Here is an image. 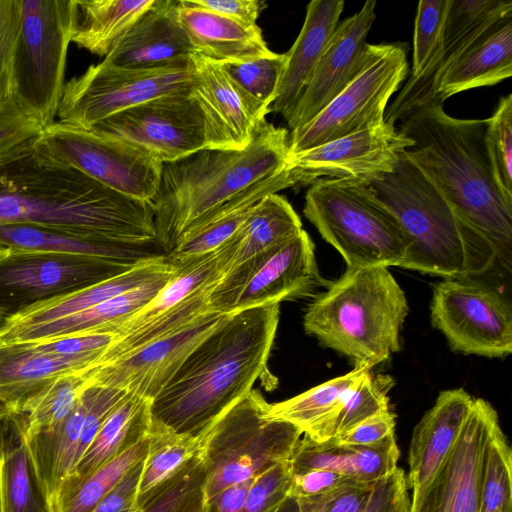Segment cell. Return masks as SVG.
<instances>
[{
	"label": "cell",
	"instance_id": "1",
	"mask_svg": "<svg viewBox=\"0 0 512 512\" xmlns=\"http://www.w3.org/2000/svg\"><path fill=\"white\" fill-rule=\"evenodd\" d=\"M279 305L267 303L228 314L151 400L150 427L202 440L257 379L264 375L276 386L267 362Z\"/></svg>",
	"mask_w": 512,
	"mask_h": 512
},
{
	"label": "cell",
	"instance_id": "2",
	"mask_svg": "<svg viewBox=\"0 0 512 512\" xmlns=\"http://www.w3.org/2000/svg\"><path fill=\"white\" fill-rule=\"evenodd\" d=\"M35 140L0 160V226H41L124 245L157 243L153 203L74 168L38 162Z\"/></svg>",
	"mask_w": 512,
	"mask_h": 512
},
{
	"label": "cell",
	"instance_id": "3",
	"mask_svg": "<svg viewBox=\"0 0 512 512\" xmlns=\"http://www.w3.org/2000/svg\"><path fill=\"white\" fill-rule=\"evenodd\" d=\"M399 117V133L413 142L405 156L455 215L509 265L512 200L503 194L492 171L484 140L486 119L452 117L433 99L410 105Z\"/></svg>",
	"mask_w": 512,
	"mask_h": 512
},
{
	"label": "cell",
	"instance_id": "4",
	"mask_svg": "<svg viewBox=\"0 0 512 512\" xmlns=\"http://www.w3.org/2000/svg\"><path fill=\"white\" fill-rule=\"evenodd\" d=\"M288 136L287 129L263 120L245 149H204L164 163L152 202L157 243L168 253L182 234L256 183L285 171L289 167Z\"/></svg>",
	"mask_w": 512,
	"mask_h": 512
},
{
	"label": "cell",
	"instance_id": "5",
	"mask_svg": "<svg viewBox=\"0 0 512 512\" xmlns=\"http://www.w3.org/2000/svg\"><path fill=\"white\" fill-rule=\"evenodd\" d=\"M368 185L410 241L401 268L457 278L482 274L494 264L493 249L455 215L404 152L391 173Z\"/></svg>",
	"mask_w": 512,
	"mask_h": 512
},
{
	"label": "cell",
	"instance_id": "6",
	"mask_svg": "<svg viewBox=\"0 0 512 512\" xmlns=\"http://www.w3.org/2000/svg\"><path fill=\"white\" fill-rule=\"evenodd\" d=\"M408 312L404 291L387 267L346 269L308 305L303 326L355 367L371 369L400 351Z\"/></svg>",
	"mask_w": 512,
	"mask_h": 512
},
{
	"label": "cell",
	"instance_id": "7",
	"mask_svg": "<svg viewBox=\"0 0 512 512\" xmlns=\"http://www.w3.org/2000/svg\"><path fill=\"white\" fill-rule=\"evenodd\" d=\"M303 213L346 269L400 267L410 247L395 215L365 182L319 179L305 195Z\"/></svg>",
	"mask_w": 512,
	"mask_h": 512
},
{
	"label": "cell",
	"instance_id": "8",
	"mask_svg": "<svg viewBox=\"0 0 512 512\" xmlns=\"http://www.w3.org/2000/svg\"><path fill=\"white\" fill-rule=\"evenodd\" d=\"M269 405L251 389L203 437L206 499L290 460L302 432L289 422L271 418Z\"/></svg>",
	"mask_w": 512,
	"mask_h": 512
},
{
	"label": "cell",
	"instance_id": "9",
	"mask_svg": "<svg viewBox=\"0 0 512 512\" xmlns=\"http://www.w3.org/2000/svg\"><path fill=\"white\" fill-rule=\"evenodd\" d=\"M77 18V0H22L14 98L44 128L56 121Z\"/></svg>",
	"mask_w": 512,
	"mask_h": 512
},
{
	"label": "cell",
	"instance_id": "10",
	"mask_svg": "<svg viewBox=\"0 0 512 512\" xmlns=\"http://www.w3.org/2000/svg\"><path fill=\"white\" fill-rule=\"evenodd\" d=\"M45 165L74 168L126 196L153 202L164 163L133 142L53 122L33 145Z\"/></svg>",
	"mask_w": 512,
	"mask_h": 512
},
{
	"label": "cell",
	"instance_id": "11",
	"mask_svg": "<svg viewBox=\"0 0 512 512\" xmlns=\"http://www.w3.org/2000/svg\"><path fill=\"white\" fill-rule=\"evenodd\" d=\"M408 70L406 44H367L364 65L352 82L310 122L292 130L289 154L384 124L387 103Z\"/></svg>",
	"mask_w": 512,
	"mask_h": 512
},
{
	"label": "cell",
	"instance_id": "12",
	"mask_svg": "<svg viewBox=\"0 0 512 512\" xmlns=\"http://www.w3.org/2000/svg\"><path fill=\"white\" fill-rule=\"evenodd\" d=\"M194 76L190 56L147 70L119 68L101 61L65 83L57 121L90 131L99 122L130 107L191 88Z\"/></svg>",
	"mask_w": 512,
	"mask_h": 512
},
{
	"label": "cell",
	"instance_id": "13",
	"mask_svg": "<svg viewBox=\"0 0 512 512\" xmlns=\"http://www.w3.org/2000/svg\"><path fill=\"white\" fill-rule=\"evenodd\" d=\"M131 267L99 258L0 245V316L10 318Z\"/></svg>",
	"mask_w": 512,
	"mask_h": 512
},
{
	"label": "cell",
	"instance_id": "14",
	"mask_svg": "<svg viewBox=\"0 0 512 512\" xmlns=\"http://www.w3.org/2000/svg\"><path fill=\"white\" fill-rule=\"evenodd\" d=\"M432 325L453 351L485 357L512 352V312L495 288L471 277L445 278L433 290Z\"/></svg>",
	"mask_w": 512,
	"mask_h": 512
},
{
	"label": "cell",
	"instance_id": "15",
	"mask_svg": "<svg viewBox=\"0 0 512 512\" xmlns=\"http://www.w3.org/2000/svg\"><path fill=\"white\" fill-rule=\"evenodd\" d=\"M90 131L133 142L163 163L209 149L205 119L191 88L130 107Z\"/></svg>",
	"mask_w": 512,
	"mask_h": 512
},
{
	"label": "cell",
	"instance_id": "16",
	"mask_svg": "<svg viewBox=\"0 0 512 512\" xmlns=\"http://www.w3.org/2000/svg\"><path fill=\"white\" fill-rule=\"evenodd\" d=\"M413 144L393 124L362 130L325 144L289 154L295 186L322 179L369 183L391 173L400 155Z\"/></svg>",
	"mask_w": 512,
	"mask_h": 512
},
{
	"label": "cell",
	"instance_id": "17",
	"mask_svg": "<svg viewBox=\"0 0 512 512\" xmlns=\"http://www.w3.org/2000/svg\"><path fill=\"white\" fill-rule=\"evenodd\" d=\"M497 424L492 405L474 399L456 443L410 512H478L486 450Z\"/></svg>",
	"mask_w": 512,
	"mask_h": 512
},
{
	"label": "cell",
	"instance_id": "18",
	"mask_svg": "<svg viewBox=\"0 0 512 512\" xmlns=\"http://www.w3.org/2000/svg\"><path fill=\"white\" fill-rule=\"evenodd\" d=\"M227 315L210 311L176 333L112 362L98 364L92 368L91 380L152 400L191 351Z\"/></svg>",
	"mask_w": 512,
	"mask_h": 512
},
{
	"label": "cell",
	"instance_id": "19",
	"mask_svg": "<svg viewBox=\"0 0 512 512\" xmlns=\"http://www.w3.org/2000/svg\"><path fill=\"white\" fill-rule=\"evenodd\" d=\"M376 1H367L360 11L338 23L298 103L285 118L295 130L310 122L338 96L362 69L366 38L376 19Z\"/></svg>",
	"mask_w": 512,
	"mask_h": 512
},
{
	"label": "cell",
	"instance_id": "20",
	"mask_svg": "<svg viewBox=\"0 0 512 512\" xmlns=\"http://www.w3.org/2000/svg\"><path fill=\"white\" fill-rule=\"evenodd\" d=\"M511 75L512 14H508L445 61L420 100L443 103L457 93L495 85Z\"/></svg>",
	"mask_w": 512,
	"mask_h": 512
},
{
	"label": "cell",
	"instance_id": "21",
	"mask_svg": "<svg viewBox=\"0 0 512 512\" xmlns=\"http://www.w3.org/2000/svg\"><path fill=\"white\" fill-rule=\"evenodd\" d=\"M190 59L195 74L191 94L205 119L209 149H245L263 120L248 108L222 64L197 53Z\"/></svg>",
	"mask_w": 512,
	"mask_h": 512
},
{
	"label": "cell",
	"instance_id": "22",
	"mask_svg": "<svg viewBox=\"0 0 512 512\" xmlns=\"http://www.w3.org/2000/svg\"><path fill=\"white\" fill-rule=\"evenodd\" d=\"M177 7L178 0H154L102 61L119 68L147 70L189 58L194 51L178 22Z\"/></svg>",
	"mask_w": 512,
	"mask_h": 512
},
{
	"label": "cell",
	"instance_id": "23",
	"mask_svg": "<svg viewBox=\"0 0 512 512\" xmlns=\"http://www.w3.org/2000/svg\"><path fill=\"white\" fill-rule=\"evenodd\" d=\"M474 398L462 388L444 390L414 429L409 450L407 483L411 506L422 496L454 444L473 405Z\"/></svg>",
	"mask_w": 512,
	"mask_h": 512
},
{
	"label": "cell",
	"instance_id": "24",
	"mask_svg": "<svg viewBox=\"0 0 512 512\" xmlns=\"http://www.w3.org/2000/svg\"><path fill=\"white\" fill-rule=\"evenodd\" d=\"M319 281L314 244L303 229L268 256L249 280L235 311L303 296Z\"/></svg>",
	"mask_w": 512,
	"mask_h": 512
},
{
	"label": "cell",
	"instance_id": "25",
	"mask_svg": "<svg viewBox=\"0 0 512 512\" xmlns=\"http://www.w3.org/2000/svg\"><path fill=\"white\" fill-rule=\"evenodd\" d=\"M173 268L174 266L164 254L158 255L102 282L40 302L5 319L0 328V343L8 341L12 336L26 329L92 308L146 284Z\"/></svg>",
	"mask_w": 512,
	"mask_h": 512
},
{
	"label": "cell",
	"instance_id": "26",
	"mask_svg": "<svg viewBox=\"0 0 512 512\" xmlns=\"http://www.w3.org/2000/svg\"><path fill=\"white\" fill-rule=\"evenodd\" d=\"M344 5L343 0H312L308 4L301 31L285 53V69L269 113L287 118L292 112L339 23Z\"/></svg>",
	"mask_w": 512,
	"mask_h": 512
},
{
	"label": "cell",
	"instance_id": "27",
	"mask_svg": "<svg viewBox=\"0 0 512 512\" xmlns=\"http://www.w3.org/2000/svg\"><path fill=\"white\" fill-rule=\"evenodd\" d=\"M177 19L194 53L211 61L239 63L273 53L257 25L244 26L198 6L192 0H178Z\"/></svg>",
	"mask_w": 512,
	"mask_h": 512
},
{
	"label": "cell",
	"instance_id": "28",
	"mask_svg": "<svg viewBox=\"0 0 512 512\" xmlns=\"http://www.w3.org/2000/svg\"><path fill=\"white\" fill-rule=\"evenodd\" d=\"M2 512H55L27 444L22 413L0 411Z\"/></svg>",
	"mask_w": 512,
	"mask_h": 512
},
{
	"label": "cell",
	"instance_id": "29",
	"mask_svg": "<svg viewBox=\"0 0 512 512\" xmlns=\"http://www.w3.org/2000/svg\"><path fill=\"white\" fill-rule=\"evenodd\" d=\"M395 434L370 445L338 444L333 439L318 442L304 436L290 457L291 474L324 469L357 481L380 478L398 466Z\"/></svg>",
	"mask_w": 512,
	"mask_h": 512
},
{
	"label": "cell",
	"instance_id": "30",
	"mask_svg": "<svg viewBox=\"0 0 512 512\" xmlns=\"http://www.w3.org/2000/svg\"><path fill=\"white\" fill-rule=\"evenodd\" d=\"M150 404L151 400L128 392L121 398L63 481L56 500L147 436L151 423Z\"/></svg>",
	"mask_w": 512,
	"mask_h": 512
},
{
	"label": "cell",
	"instance_id": "31",
	"mask_svg": "<svg viewBox=\"0 0 512 512\" xmlns=\"http://www.w3.org/2000/svg\"><path fill=\"white\" fill-rule=\"evenodd\" d=\"M176 271L177 268L174 267L146 284L82 312L26 329L15 334L6 342L31 341L76 333L114 334L116 327L148 304Z\"/></svg>",
	"mask_w": 512,
	"mask_h": 512
},
{
	"label": "cell",
	"instance_id": "32",
	"mask_svg": "<svg viewBox=\"0 0 512 512\" xmlns=\"http://www.w3.org/2000/svg\"><path fill=\"white\" fill-rule=\"evenodd\" d=\"M0 245L43 252L73 254L135 266L161 255L151 245H124L47 227L13 224L0 226Z\"/></svg>",
	"mask_w": 512,
	"mask_h": 512
},
{
	"label": "cell",
	"instance_id": "33",
	"mask_svg": "<svg viewBox=\"0 0 512 512\" xmlns=\"http://www.w3.org/2000/svg\"><path fill=\"white\" fill-rule=\"evenodd\" d=\"M448 0H421L417 6L413 38V63L409 81L385 115L395 123L408 106L428 94L443 59V29Z\"/></svg>",
	"mask_w": 512,
	"mask_h": 512
},
{
	"label": "cell",
	"instance_id": "34",
	"mask_svg": "<svg viewBox=\"0 0 512 512\" xmlns=\"http://www.w3.org/2000/svg\"><path fill=\"white\" fill-rule=\"evenodd\" d=\"M300 512H410L404 471L368 481H351L332 491L296 498Z\"/></svg>",
	"mask_w": 512,
	"mask_h": 512
},
{
	"label": "cell",
	"instance_id": "35",
	"mask_svg": "<svg viewBox=\"0 0 512 512\" xmlns=\"http://www.w3.org/2000/svg\"><path fill=\"white\" fill-rule=\"evenodd\" d=\"M77 1L78 18L72 42L79 48L104 57L154 2V0Z\"/></svg>",
	"mask_w": 512,
	"mask_h": 512
},
{
	"label": "cell",
	"instance_id": "36",
	"mask_svg": "<svg viewBox=\"0 0 512 512\" xmlns=\"http://www.w3.org/2000/svg\"><path fill=\"white\" fill-rule=\"evenodd\" d=\"M301 230V220L287 199L277 193L266 195L251 208L237 231L239 243L231 267L268 251Z\"/></svg>",
	"mask_w": 512,
	"mask_h": 512
},
{
	"label": "cell",
	"instance_id": "37",
	"mask_svg": "<svg viewBox=\"0 0 512 512\" xmlns=\"http://www.w3.org/2000/svg\"><path fill=\"white\" fill-rule=\"evenodd\" d=\"M371 370L355 367L349 373L328 380L288 400L270 404L269 416L295 425L312 438L322 424L340 407L349 389Z\"/></svg>",
	"mask_w": 512,
	"mask_h": 512
},
{
	"label": "cell",
	"instance_id": "38",
	"mask_svg": "<svg viewBox=\"0 0 512 512\" xmlns=\"http://www.w3.org/2000/svg\"><path fill=\"white\" fill-rule=\"evenodd\" d=\"M206 480L200 451L161 484L138 496L133 512H206Z\"/></svg>",
	"mask_w": 512,
	"mask_h": 512
},
{
	"label": "cell",
	"instance_id": "39",
	"mask_svg": "<svg viewBox=\"0 0 512 512\" xmlns=\"http://www.w3.org/2000/svg\"><path fill=\"white\" fill-rule=\"evenodd\" d=\"M394 380L387 374L368 370L349 389L337 411L310 438L323 442L334 438L369 417L389 409V391Z\"/></svg>",
	"mask_w": 512,
	"mask_h": 512
},
{
	"label": "cell",
	"instance_id": "40",
	"mask_svg": "<svg viewBox=\"0 0 512 512\" xmlns=\"http://www.w3.org/2000/svg\"><path fill=\"white\" fill-rule=\"evenodd\" d=\"M508 14H512L511 0H448L441 65Z\"/></svg>",
	"mask_w": 512,
	"mask_h": 512
},
{
	"label": "cell",
	"instance_id": "41",
	"mask_svg": "<svg viewBox=\"0 0 512 512\" xmlns=\"http://www.w3.org/2000/svg\"><path fill=\"white\" fill-rule=\"evenodd\" d=\"M286 59L285 53L273 52L251 61L222 64L248 108L261 121L276 98Z\"/></svg>",
	"mask_w": 512,
	"mask_h": 512
},
{
	"label": "cell",
	"instance_id": "42",
	"mask_svg": "<svg viewBox=\"0 0 512 512\" xmlns=\"http://www.w3.org/2000/svg\"><path fill=\"white\" fill-rule=\"evenodd\" d=\"M93 367L56 377L30 399L19 412L24 415L26 432L50 428L62 422L91 381Z\"/></svg>",
	"mask_w": 512,
	"mask_h": 512
},
{
	"label": "cell",
	"instance_id": "43",
	"mask_svg": "<svg viewBox=\"0 0 512 512\" xmlns=\"http://www.w3.org/2000/svg\"><path fill=\"white\" fill-rule=\"evenodd\" d=\"M149 433L118 457L100 466L69 492L61 495L54 505L55 512H91L149 449Z\"/></svg>",
	"mask_w": 512,
	"mask_h": 512
},
{
	"label": "cell",
	"instance_id": "44",
	"mask_svg": "<svg viewBox=\"0 0 512 512\" xmlns=\"http://www.w3.org/2000/svg\"><path fill=\"white\" fill-rule=\"evenodd\" d=\"M149 439L138 496L146 494L172 476L202 447V440L180 437L153 427L149 429Z\"/></svg>",
	"mask_w": 512,
	"mask_h": 512
},
{
	"label": "cell",
	"instance_id": "45",
	"mask_svg": "<svg viewBox=\"0 0 512 512\" xmlns=\"http://www.w3.org/2000/svg\"><path fill=\"white\" fill-rule=\"evenodd\" d=\"M511 473V448L497 424L486 450L478 512H512Z\"/></svg>",
	"mask_w": 512,
	"mask_h": 512
},
{
	"label": "cell",
	"instance_id": "46",
	"mask_svg": "<svg viewBox=\"0 0 512 512\" xmlns=\"http://www.w3.org/2000/svg\"><path fill=\"white\" fill-rule=\"evenodd\" d=\"M484 140L498 186L512 200V94L502 96L486 119Z\"/></svg>",
	"mask_w": 512,
	"mask_h": 512
},
{
	"label": "cell",
	"instance_id": "47",
	"mask_svg": "<svg viewBox=\"0 0 512 512\" xmlns=\"http://www.w3.org/2000/svg\"><path fill=\"white\" fill-rule=\"evenodd\" d=\"M22 0H0V104L14 97V63Z\"/></svg>",
	"mask_w": 512,
	"mask_h": 512
},
{
	"label": "cell",
	"instance_id": "48",
	"mask_svg": "<svg viewBox=\"0 0 512 512\" xmlns=\"http://www.w3.org/2000/svg\"><path fill=\"white\" fill-rule=\"evenodd\" d=\"M288 462L279 463L253 479L240 512H276L290 496Z\"/></svg>",
	"mask_w": 512,
	"mask_h": 512
},
{
	"label": "cell",
	"instance_id": "49",
	"mask_svg": "<svg viewBox=\"0 0 512 512\" xmlns=\"http://www.w3.org/2000/svg\"><path fill=\"white\" fill-rule=\"evenodd\" d=\"M44 129L13 97L0 104V160L36 139Z\"/></svg>",
	"mask_w": 512,
	"mask_h": 512
},
{
	"label": "cell",
	"instance_id": "50",
	"mask_svg": "<svg viewBox=\"0 0 512 512\" xmlns=\"http://www.w3.org/2000/svg\"><path fill=\"white\" fill-rule=\"evenodd\" d=\"M115 337L113 333H76L28 342L39 351L60 357L103 356Z\"/></svg>",
	"mask_w": 512,
	"mask_h": 512
},
{
	"label": "cell",
	"instance_id": "51",
	"mask_svg": "<svg viewBox=\"0 0 512 512\" xmlns=\"http://www.w3.org/2000/svg\"><path fill=\"white\" fill-rule=\"evenodd\" d=\"M144 460L136 463L91 512H133L137 504Z\"/></svg>",
	"mask_w": 512,
	"mask_h": 512
},
{
	"label": "cell",
	"instance_id": "52",
	"mask_svg": "<svg viewBox=\"0 0 512 512\" xmlns=\"http://www.w3.org/2000/svg\"><path fill=\"white\" fill-rule=\"evenodd\" d=\"M395 416L388 409L377 413L350 430L331 438L338 444L370 445L394 435Z\"/></svg>",
	"mask_w": 512,
	"mask_h": 512
},
{
	"label": "cell",
	"instance_id": "53",
	"mask_svg": "<svg viewBox=\"0 0 512 512\" xmlns=\"http://www.w3.org/2000/svg\"><path fill=\"white\" fill-rule=\"evenodd\" d=\"M290 495L303 498L332 491L348 482L357 481L337 472L324 469H312L291 474Z\"/></svg>",
	"mask_w": 512,
	"mask_h": 512
},
{
	"label": "cell",
	"instance_id": "54",
	"mask_svg": "<svg viewBox=\"0 0 512 512\" xmlns=\"http://www.w3.org/2000/svg\"><path fill=\"white\" fill-rule=\"evenodd\" d=\"M198 6L244 26H256L264 2L259 0H192Z\"/></svg>",
	"mask_w": 512,
	"mask_h": 512
},
{
	"label": "cell",
	"instance_id": "55",
	"mask_svg": "<svg viewBox=\"0 0 512 512\" xmlns=\"http://www.w3.org/2000/svg\"><path fill=\"white\" fill-rule=\"evenodd\" d=\"M253 479L235 483L206 499V512H240Z\"/></svg>",
	"mask_w": 512,
	"mask_h": 512
},
{
	"label": "cell",
	"instance_id": "56",
	"mask_svg": "<svg viewBox=\"0 0 512 512\" xmlns=\"http://www.w3.org/2000/svg\"><path fill=\"white\" fill-rule=\"evenodd\" d=\"M276 512H300L298 500L290 495Z\"/></svg>",
	"mask_w": 512,
	"mask_h": 512
},
{
	"label": "cell",
	"instance_id": "57",
	"mask_svg": "<svg viewBox=\"0 0 512 512\" xmlns=\"http://www.w3.org/2000/svg\"><path fill=\"white\" fill-rule=\"evenodd\" d=\"M4 321H5V319L0 316V328H1L2 324L4 323Z\"/></svg>",
	"mask_w": 512,
	"mask_h": 512
},
{
	"label": "cell",
	"instance_id": "58",
	"mask_svg": "<svg viewBox=\"0 0 512 512\" xmlns=\"http://www.w3.org/2000/svg\"><path fill=\"white\" fill-rule=\"evenodd\" d=\"M0 512H2V510H1V500H0Z\"/></svg>",
	"mask_w": 512,
	"mask_h": 512
}]
</instances>
